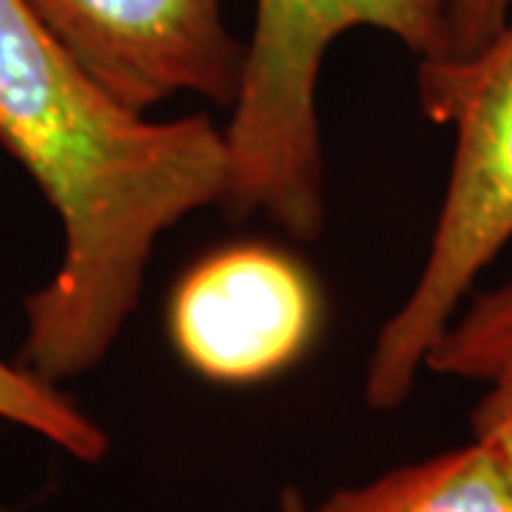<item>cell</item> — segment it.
Returning <instances> with one entry per match:
<instances>
[{
    "label": "cell",
    "mask_w": 512,
    "mask_h": 512,
    "mask_svg": "<svg viewBox=\"0 0 512 512\" xmlns=\"http://www.w3.org/2000/svg\"><path fill=\"white\" fill-rule=\"evenodd\" d=\"M0 146L60 220L55 276L26 296L20 365L52 384L92 373L137 311L165 231L220 208L228 148L205 114L148 120L80 69L26 0H0Z\"/></svg>",
    "instance_id": "cell-1"
},
{
    "label": "cell",
    "mask_w": 512,
    "mask_h": 512,
    "mask_svg": "<svg viewBox=\"0 0 512 512\" xmlns=\"http://www.w3.org/2000/svg\"><path fill=\"white\" fill-rule=\"evenodd\" d=\"M353 29L396 37L419 63L450 57L439 0H256L242 89L222 128L228 217H265L302 242L325 231L316 89L333 40Z\"/></svg>",
    "instance_id": "cell-2"
},
{
    "label": "cell",
    "mask_w": 512,
    "mask_h": 512,
    "mask_svg": "<svg viewBox=\"0 0 512 512\" xmlns=\"http://www.w3.org/2000/svg\"><path fill=\"white\" fill-rule=\"evenodd\" d=\"M419 103L433 123L456 128V148L416 285L367 359L362 396L373 410L410 399L427 353L512 239V20L476 55L421 60Z\"/></svg>",
    "instance_id": "cell-3"
},
{
    "label": "cell",
    "mask_w": 512,
    "mask_h": 512,
    "mask_svg": "<svg viewBox=\"0 0 512 512\" xmlns=\"http://www.w3.org/2000/svg\"><path fill=\"white\" fill-rule=\"evenodd\" d=\"M80 69L123 109L148 114L174 94L231 109L245 43L222 0H26Z\"/></svg>",
    "instance_id": "cell-4"
},
{
    "label": "cell",
    "mask_w": 512,
    "mask_h": 512,
    "mask_svg": "<svg viewBox=\"0 0 512 512\" xmlns=\"http://www.w3.org/2000/svg\"><path fill=\"white\" fill-rule=\"evenodd\" d=\"M319 325L313 276L271 245H234L200 259L168 308L177 356L217 384H259L291 370Z\"/></svg>",
    "instance_id": "cell-5"
},
{
    "label": "cell",
    "mask_w": 512,
    "mask_h": 512,
    "mask_svg": "<svg viewBox=\"0 0 512 512\" xmlns=\"http://www.w3.org/2000/svg\"><path fill=\"white\" fill-rule=\"evenodd\" d=\"M308 512H512V473L484 441L342 487Z\"/></svg>",
    "instance_id": "cell-6"
},
{
    "label": "cell",
    "mask_w": 512,
    "mask_h": 512,
    "mask_svg": "<svg viewBox=\"0 0 512 512\" xmlns=\"http://www.w3.org/2000/svg\"><path fill=\"white\" fill-rule=\"evenodd\" d=\"M0 419L52 441L77 461L97 464L109 453V433L77 404L20 362L0 359Z\"/></svg>",
    "instance_id": "cell-7"
},
{
    "label": "cell",
    "mask_w": 512,
    "mask_h": 512,
    "mask_svg": "<svg viewBox=\"0 0 512 512\" xmlns=\"http://www.w3.org/2000/svg\"><path fill=\"white\" fill-rule=\"evenodd\" d=\"M512 359V279L501 288L478 293L467 311L456 313L450 328L427 353L424 367L439 376L487 382Z\"/></svg>",
    "instance_id": "cell-8"
},
{
    "label": "cell",
    "mask_w": 512,
    "mask_h": 512,
    "mask_svg": "<svg viewBox=\"0 0 512 512\" xmlns=\"http://www.w3.org/2000/svg\"><path fill=\"white\" fill-rule=\"evenodd\" d=\"M439 6L450 57L476 55L512 20V0H439Z\"/></svg>",
    "instance_id": "cell-9"
},
{
    "label": "cell",
    "mask_w": 512,
    "mask_h": 512,
    "mask_svg": "<svg viewBox=\"0 0 512 512\" xmlns=\"http://www.w3.org/2000/svg\"><path fill=\"white\" fill-rule=\"evenodd\" d=\"M473 439L484 441L512 473V359L487 379V393L473 410Z\"/></svg>",
    "instance_id": "cell-10"
},
{
    "label": "cell",
    "mask_w": 512,
    "mask_h": 512,
    "mask_svg": "<svg viewBox=\"0 0 512 512\" xmlns=\"http://www.w3.org/2000/svg\"><path fill=\"white\" fill-rule=\"evenodd\" d=\"M279 512H308V498L302 495L299 487L288 484V487L279 493Z\"/></svg>",
    "instance_id": "cell-11"
}]
</instances>
